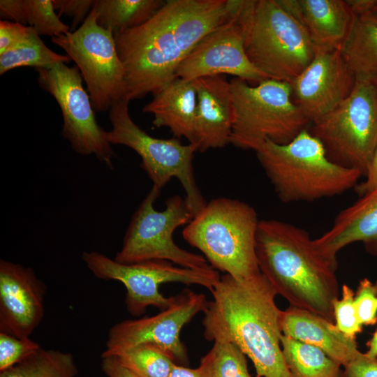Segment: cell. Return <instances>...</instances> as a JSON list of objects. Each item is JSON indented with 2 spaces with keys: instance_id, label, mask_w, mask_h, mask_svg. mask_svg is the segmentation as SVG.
<instances>
[{
  "instance_id": "cell-18",
  "label": "cell",
  "mask_w": 377,
  "mask_h": 377,
  "mask_svg": "<svg viewBox=\"0 0 377 377\" xmlns=\"http://www.w3.org/2000/svg\"><path fill=\"white\" fill-rule=\"evenodd\" d=\"M193 81L198 96L195 145L200 152L223 148L230 143L234 120L230 83L221 75Z\"/></svg>"
},
{
  "instance_id": "cell-35",
  "label": "cell",
  "mask_w": 377,
  "mask_h": 377,
  "mask_svg": "<svg viewBox=\"0 0 377 377\" xmlns=\"http://www.w3.org/2000/svg\"><path fill=\"white\" fill-rule=\"evenodd\" d=\"M34 31L29 26L1 20L0 21V54L26 39Z\"/></svg>"
},
{
  "instance_id": "cell-14",
  "label": "cell",
  "mask_w": 377,
  "mask_h": 377,
  "mask_svg": "<svg viewBox=\"0 0 377 377\" xmlns=\"http://www.w3.org/2000/svg\"><path fill=\"white\" fill-rule=\"evenodd\" d=\"M168 307L155 316L124 320L109 330L101 357L116 356L132 348L156 346L182 365L188 364L186 348L180 339L182 329L199 312L205 311L209 301L203 293L185 288L171 297Z\"/></svg>"
},
{
  "instance_id": "cell-9",
  "label": "cell",
  "mask_w": 377,
  "mask_h": 377,
  "mask_svg": "<svg viewBox=\"0 0 377 377\" xmlns=\"http://www.w3.org/2000/svg\"><path fill=\"white\" fill-rule=\"evenodd\" d=\"M309 131L329 160L365 176L377 145V83L356 81L350 95Z\"/></svg>"
},
{
  "instance_id": "cell-29",
  "label": "cell",
  "mask_w": 377,
  "mask_h": 377,
  "mask_svg": "<svg viewBox=\"0 0 377 377\" xmlns=\"http://www.w3.org/2000/svg\"><path fill=\"white\" fill-rule=\"evenodd\" d=\"M114 357L140 377H168L175 363L170 355L151 344L132 348Z\"/></svg>"
},
{
  "instance_id": "cell-17",
  "label": "cell",
  "mask_w": 377,
  "mask_h": 377,
  "mask_svg": "<svg viewBox=\"0 0 377 377\" xmlns=\"http://www.w3.org/2000/svg\"><path fill=\"white\" fill-rule=\"evenodd\" d=\"M45 283L28 267L0 260V332L30 337L44 316Z\"/></svg>"
},
{
  "instance_id": "cell-15",
  "label": "cell",
  "mask_w": 377,
  "mask_h": 377,
  "mask_svg": "<svg viewBox=\"0 0 377 377\" xmlns=\"http://www.w3.org/2000/svg\"><path fill=\"white\" fill-rule=\"evenodd\" d=\"M243 3L239 0L235 10L195 46L177 69V77L193 81L228 74L256 84L269 78L246 54L244 29L239 15Z\"/></svg>"
},
{
  "instance_id": "cell-33",
  "label": "cell",
  "mask_w": 377,
  "mask_h": 377,
  "mask_svg": "<svg viewBox=\"0 0 377 377\" xmlns=\"http://www.w3.org/2000/svg\"><path fill=\"white\" fill-rule=\"evenodd\" d=\"M354 305L360 324L374 325L377 323V280L362 279L354 296Z\"/></svg>"
},
{
  "instance_id": "cell-21",
  "label": "cell",
  "mask_w": 377,
  "mask_h": 377,
  "mask_svg": "<svg viewBox=\"0 0 377 377\" xmlns=\"http://www.w3.org/2000/svg\"><path fill=\"white\" fill-rule=\"evenodd\" d=\"M284 336L314 346L344 367L360 353L355 338L341 332L323 316L290 306L281 313Z\"/></svg>"
},
{
  "instance_id": "cell-22",
  "label": "cell",
  "mask_w": 377,
  "mask_h": 377,
  "mask_svg": "<svg viewBox=\"0 0 377 377\" xmlns=\"http://www.w3.org/2000/svg\"><path fill=\"white\" fill-rule=\"evenodd\" d=\"M197 103L193 81L177 77L154 94L142 111L153 114L155 127H167L175 138L184 137L195 145Z\"/></svg>"
},
{
  "instance_id": "cell-43",
  "label": "cell",
  "mask_w": 377,
  "mask_h": 377,
  "mask_svg": "<svg viewBox=\"0 0 377 377\" xmlns=\"http://www.w3.org/2000/svg\"><path fill=\"white\" fill-rule=\"evenodd\" d=\"M373 14L375 15L377 17V7H376V9L374 10Z\"/></svg>"
},
{
  "instance_id": "cell-16",
  "label": "cell",
  "mask_w": 377,
  "mask_h": 377,
  "mask_svg": "<svg viewBox=\"0 0 377 377\" xmlns=\"http://www.w3.org/2000/svg\"><path fill=\"white\" fill-rule=\"evenodd\" d=\"M356 79L339 50H316L291 83L293 99L311 124L332 111L352 93Z\"/></svg>"
},
{
  "instance_id": "cell-25",
  "label": "cell",
  "mask_w": 377,
  "mask_h": 377,
  "mask_svg": "<svg viewBox=\"0 0 377 377\" xmlns=\"http://www.w3.org/2000/svg\"><path fill=\"white\" fill-rule=\"evenodd\" d=\"M286 364L293 377H342L341 365L321 349L286 336L281 338Z\"/></svg>"
},
{
  "instance_id": "cell-20",
  "label": "cell",
  "mask_w": 377,
  "mask_h": 377,
  "mask_svg": "<svg viewBox=\"0 0 377 377\" xmlns=\"http://www.w3.org/2000/svg\"><path fill=\"white\" fill-rule=\"evenodd\" d=\"M314 240L321 253L334 262L341 249L356 242L377 256V190L339 212L331 228Z\"/></svg>"
},
{
  "instance_id": "cell-11",
  "label": "cell",
  "mask_w": 377,
  "mask_h": 377,
  "mask_svg": "<svg viewBox=\"0 0 377 377\" xmlns=\"http://www.w3.org/2000/svg\"><path fill=\"white\" fill-rule=\"evenodd\" d=\"M82 259L96 277L117 281L125 286L126 309L136 317L142 315L149 306L161 311L168 307L172 298L163 296L159 290L163 283L198 285L212 291L221 278L218 271L211 265L190 269L161 260L123 264L95 251L84 252Z\"/></svg>"
},
{
  "instance_id": "cell-34",
  "label": "cell",
  "mask_w": 377,
  "mask_h": 377,
  "mask_svg": "<svg viewBox=\"0 0 377 377\" xmlns=\"http://www.w3.org/2000/svg\"><path fill=\"white\" fill-rule=\"evenodd\" d=\"M95 0H52V4L59 16L72 18L71 31H75L82 24L94 8Z\"/></svg>"
},
{
  "instance_id": "cell-26",
  "label": "cell",
  "mask_w": 377,
  "mask_h": 377,
  "mask_svg": "<svg viewBox=\"0 0 377 377\" xmlns=\"http://www.w3.org/2000/svg\"><path fill=\"white\" fill-rule=\"evenodd\" d=\"M77 374L71 353L41 347L21 362L0 372V377H77Z\"/></svg>"
},
{
  "instance_id": "cell-28",
  "label": "cell",
  "mask_w": 377,
  "mask_h": 377,
  "mask_svg": "<svg viewBox=\"0 0 377 377\" xmlns=\"http://www.w3.org/2000/svg\"><path fill=\"white\" fill-rule=\"evenodd\" d=\"M200 361L202 377H253L248 369L246 355L232 343L215 341Z\"/></svg>"
},
{
  "instance_id": "cell-27",
  "label": "cell",
  "mask_w": 377,
  "mask_h": 377,
  "mask_svg": "<svg viewBox=\"0 0 377 377\" xmlns=\"http://www.w3.org/2000/svg\"><path fill=\"white\" fill-rule=\"evenodd\" d=\"M71 60L47 47L34 30L23 41L0 54V75L18 67L49 68Z\"/></svg>"
},
{
  "instance_id": "cell-24",
  "label": "cell",
  "mask_w": 377,
  "mask_h": 377,
  "mask_svg": "<svg viewBox=\"0 0 377 377\" xmlns=\"http://www.w3.org/2000/svg\"><path fill=\"white\" fill-rule=\"evenodd\" d=\"M163 0H95L98 24L114 35L149 20L165 3Z\"/></svg>"
},
{
  "instance_id": "cell-1",
  "label": "cell",
  "mask_w": 377,
  "mask_h": 377,
  "mask_svg": "<svg viewBox=\"0 0 377 377\" xmlns=\"http://www.w3.org/2000/svg\"><path fill=\"white\" fill-rule=\"evenodd\" d=\"M238 0H168L149 20L114 34L129 101L158 93L182 61L236 8Z\"/></svg>"
},
{
  "instance_id": "cell-3",
  "label": "cell",
  "mask_w": 377,
  "mask_h": 377,
  "mask_svg": "<svg viewBox=\"0 0 377 377\" xmlns=\"http://www.w3.org/2000/svg\"><path fill=\"white\" fill-rule=\"evenodd\" d=\"M256 253L260 272L290 306L334 323L337 262L324 256L304 229L276 220H260Z\"/></svg>"
},
{
  "instance_id": "cell-10",
  "label": "cell",
  "mask_w": 377,
  "mask_h": 377,
  "mask_svg": "<svg viewBox=\"0 0 377 377\" xmlns=\"http://www.w3.org/2000/svg\"><path fill=\"white\" fill-rule=\"evenodd\" d=\"M160 193L161 190L153 186L142 201L114 259L123 264L167 260L190 269L210 266L204 256L182 249L173 240L174 231L193 218L186 200L178 195L170 197L165 208L158 212L154 208V202Z\"/></svg>"
},
{
  "instance_id": "cell-6",
  "label": "cell",
  "mask_w": 377,
  "mask_h": 377,
  "mask_svg": "<svg viewBox=\"0 0 377 377\" xmlns=\"http://www.w3.org/2000/svg\"><path fill=\"white\" fill-rule=\"evenodd\" d=\"M239 15L246 54L269 78L290 84L312 61L308 34L278 0H244Z\"/></svg>"
},
{
  "instance_id": "cell-2",
  "label": "cell",
  "mask_w": 377,
  "mask_h": 377,
  "mask_svg": "<svg viewBox=\"0 0 377 377\" xmlns=\"http://www.w3.org/2000/svg\"><path fill=\"white\" fill-rule=\"evenodd\" d=\"M204 311V337L234 343L253 362L256 377H293L281 348V310L261 273L239 280L221 276Z\"/></svg>"
},
{
  "instance_id": "cell-41",
  "label": "cell",
  "mask_w": 377,
  "mask_h": 377,
  "mask_svg": "<svg viewBox=\"0 0 377 377\" xmlns=\"http://www.w3.org/2000/svg\"><path fill=\"white\" fill-rule=\"evenodd\" d=\"M168 377H202L200 369H191L175 363Z\"/></svg>"
},
{
  "instance_id": "cell-44",
  "label": "cell",
  "mask_w": 377,
  "mask_h": 377,
  "mask_svg": "<svg viewBox=\"0 0 377 377\" xmlns=\"http://www.w3.org/2000/svg\"><path fill=\"white\" fill-rule=\"evenodd\" d=\"M343 377V376H342Z\"/></svg>"
},
{
  "instance_id": "cell-37",
  "label": "cell",
  "mask_w": 377,
  "mask_h": 377,
  "mask_svg": "<svg viewBox=\"0 0 377 377\" xmlns=\"http://www.w3.org/2000/svg\"><path fill=\"white\" fill-rule=\"evenodd\" d=\"M364 182L358 183L354 188L355 193L362 196L377 190V145L370 161Z\"/></svg>"
},
{
  "instance_id": "cell-39",
  "label": "cell",
  "mask_w": 377,
  "mask_h": 377,
  "mask_svg": "<svg viewBox=\"0 0 377 377\" xmlns=\"http://www.w3.org/2000/svg\"><path fill=\"white\" fill-rule=\"evenodd\" d=\"M101 369L107 377H140L114 356L101 357Z\"/></svg>"
},
{
  "instance_id": "cell-38",
  "label": "cell",
  "mask_w": 377,
  "mask_h": 377,
  "mask_svg": "<svg viewBox=\"0 0 377 377\" xmlns=\"http://www.w3.org/2000/svg\"><path fill=\"white\" fill-rule=\"evenodd\" d=\"M0 16L3 20L26 25L22 0H1Z\"/></svg>"
},
{
  "instance_id": "cell-31",
  "label": "cell",
  "mask_w": 377,
  "mask_h": 377,
  "mask_svg": "<svg viewBox=\"0 0 377 377\" xmlns=\"http://www.w3.org/2000/svg\"><path fill=\"white\" fill-rule=\"evenodd\" d=\"M40 348L30 337L19 338L0 332V372L21 362Z\"/></svg>"
},
{
  "instance_id": "cell-8",
  "label": "cell",
  "mask_w": 377,
  "mask_h": 377,
  "mask_svg": "<svg viewBox=\"0 0 377 377\" xmlns=\"http://www.w3.org/2000/svg\"><path fill=\"white\" fill-rule=\"evenodd\" d=\"M127 98L114 104L109 110L112 129L106 133L111 145L133 149L140 157V167L153 186L161 190L172 178H177L184 188L186 203L194 216L207 204L197 184L193 168L197 147L182 145L177 138H156L147 134L132 120Z\"/></svg>"
},
{
  "instance_id": "cell-4",
  "label": "cell",
  "mask_w": 377,
  "mask_h": 377,
  "mask_svg": "<svg viewBox=\"0 0 377 377\" xmlns=\"http://www.w3.org/2000/svg\"><path fill=\"white\" fill-rule=\"evenodd\" d=\"M256 152L283 202L339 195L355 188L362 176L358 170L329 160L320 142L308 129L285 145L266 140Z\"/></svg>"
},
{
  "instance_id": "cell-32",
  "label": "cell",
  "mask_w": 377,
  "mask_h": 377,
  "mask_svg": "<svg viewBox=\"0 0 377 377\" xmlns=\"http://www.w3.org/2000/svg\"><path fill=\"white\" fill-rule=\"evenodd\" d=\"M354 291L347 285L341 288V298L333 302L334 323L346 335L356 339V334L362 331L354 305Z\"/></svg>"
},
{
  "instance_id": "cell-5",
  "label": "cell",
  "mask_w": 377,
  "mask_h": 377,
  "mask_svg": "<svg viewBox=\"0 0 377 377\" xmlns=\"http://www.w3.org/2000/svg\"><path fill=\"white\" fill-rule=\"evenodd\" d=\"M259 221L249 204L218 198L193 216L182 237L203 253L213 268L244 280L260 272L256 253Z\"/></svg>"
},
{
  "instance_id": "cell-36",
  "label": "cell",
  "mask_w": 377,
  "mask_h": 377,
  "mask_svg": "<svg viewBox=\"0 0 377 377\" xmlns=\"http://www.w3.org/2000/svg\"><path fill=\"white\" fill-rule=\"evenodd\" d=\"M343 368V377H377V357L360 351Z\"/></svg>"
},
{
  "instance_id": "cell-12",
  "label": "cell",
  "mask_w": 377,
  "mask_h": 377,
  "mask_svg": "<svg viewBox=\"0 0 377 377\" xmlns=\"http://www.w3.org/2000/svg\"><path fill=\"white\" fill-rule=\"evenodd\" d=\"M51 40L75 63L96 111L110 110L114 104L127 98L125 69L114 34L98 24L94 8L75 31Z\"/></svg>"
},
{
  "instance_id": "cell-40",
  "label": "cell",
  "mask_w": 377,
  "mask_h": 377,
  "mask_svg": "<svg viewBox=\"0 0 377 377\" xmlns=\"http://www.w3.org/2000/svg\"><path fill=\"white\" fill-rule=\"evenodd\" d=\"M355 17L373 13L377 7V0H345Z\"/></svg>"
},
{
  "instance_id": "cell-19",
  "label": "cell",
  "mask_w": 377,
  "mask_h": 377,
  "mask_svg": "<svg viewBox=\"0 0 377 377\" xmlns=\"http://www.w3.org/2000/svg\"><path fill=\"white\" fill-rule=\"evenodd\" d=\"M304 28L316 50H339L355 16L345 0H278Z\"/></svg>"
},
{
  "instance_id": "cell-30",
  "label": "cell",
  "mask_w": 377,
  "mask_h": 377,
  "mask_svg": "<svg viewBox=\"0 0 377 377\" xmlns=\"http://www.w3.org/2000/svg\"><path fill=\"white\" fill-rule=\"evenodd\" d=\"M26 24L39 35L59 36L71 31V27L60 20L52 0H22Z\"/></svg>"
},
{
  "instance_id": "cell-42",
  "label": "cell",
  "mask_w": 377,
  "mask_h": 377,
  "mask_svg": "<svg viewBox=\"0 0 377 377\" xmlns=\"http://www.w3.org/2000/svg\"><path fill=\"white\" fill-rule=\"evenodd\" d=\"M367 351L365 353L371 357H377V330L367 343Z\"/></svg>"
},
{
  "instance_id": "cell-7",
  "label": "cell",
  "mask_w": 377,
  "mask_h": 377,
  "mask_svg": "<svg viewBox=\"0 0 377 377\" xmlns=\"http://www.w3.org/2000/svg\"><path fill=\"white\" fill-rule=\"evenodd\" d=\"M234 120L230 144L256 151L266 140L285 145L311 122L293 99L290 83L268 78L255 85L238 77L230 81Z\"/></svg>"
},
{
  "instance_id": "cell-13",
  "label": "cell",
  "mask_w": 377,
  "mask_h": 377,
  "mask_svg": "<svg viewBox=\"0 0 377 377\" xmlns=\"http://www.w3.org/2000/svg\"><path fill=\"white\" fill-rule=\"evenodd\" d=\"M38 83L51 94L61 108L62 135L73 149L81 155H94L112 168L114 151L107 131L98 124L89 94L82 85L83 78L76 65L59 63L49 68H36Z\"/></svg>"
},
{
  "instance_id": "cell-23",
  "label": "cell",
  "mask_w": 377,
  "mask_h": 377,
  "mask_svg": "<svg viewBox=\"0 0 377 377\" xmlns=\"http://www.w3.org/2000/svg\"><path fill=\"white\" fill-rule=\"evenodd\" d=\"M339 51L356 81L377 83V17H355Z\"/></svg>"
}]
</instances>
